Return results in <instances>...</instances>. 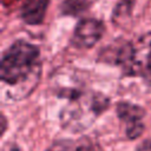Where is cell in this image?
<instances>
[{
	"label": "cell",
	"instance_id": "obj_7",
	"mask_svg": "<svg viewBox=\"0 0 151 151\" xmlns=\"http://www.w3.org/2000/svg\"><path fill=\"white\" fill-rule=\"evenodd\" d=\"M87 7H88L87 0H63L60 9L64 15L76 17L85 12Z\"/></svg>",
	"mask_w": 151,
	"mask_h": 151
},
{
	"label": "cell",
	"instance_id": "obj_6",
	"mask_svg": "<svg viewBox=\"0 0 151 151\" xmlns=\"http://www.w3.org/2000/svg\"><path fill=\"white\" fill-rule=\"evenodd\" d=\"M50 0H25L20 8V18L27 25H40L46 15Z\"/></svg>",
	"mask_w": 151,
	"mask_h": 151
},
{
	"label": "cell",
	"instance_id": "obj_8",
	"mask_svg": "<svg viewBox=\"0 0 151 151\" xmlns=\"http://www.w3.org/2000/svg\"><path fill=\"white\" fill-rule=\"evenodd\" d=\"M133 5V0H119V2L117 4L113 15H112V20L118 25L120 21H124L126 17L130 15L131 8Z\"/></svg>",
	"mask_w": 151,
	"mask_h": 151
},
{
	"label": "cell",
	"instance_id": "obj_1",
	"mask_svg": "<svg viewBox=\"0 0 151 151\" xmlns=\"http://www.w3.org/2000/svg\"><path fill=\"white\" fill-rule=\"evenodd\" d=\"M39 54V48L25 40L15 41L4 52L0 76L2 83L13 88L12 98L21 99L35 87L41 72Z\"/></svg>",
	"mask_w": 151,
	"mask_h": 151
},
{
	"label": "cell",
	"instance_id": "obj_2",
	"mask_svg": "<svg viewBox=\"0 0 151 151\" xmlns=\"http://www.w3.org/2000/svg\"><path fill=\"white\" fill-rule=\"evenodd\" d=\"M110 105L109 98L99 92H84L81 96L68 100L60 113V124L65 130L79 132L88 126Z\"/></svg>",
	"mask_w": 151,
	"mask_h": 151
},
{
	"label": "cell",
	"instance_id": "obj_13",
	"mask_svg": "<svg viewBox=\"0 0 151 151\" xmlns=\"http://www.w3.org/2000/svg\"><path fill=\"white\" fill-rule=\"evenodd\" d=\"M145 79H146V80H147V83L151 85V73H150V74H147V76L145 77Z\"/></svg>",
	"mask_w": 151,
	"mask_h": 151
},
{
	"label": "cell",
	"instance_id": "obj_12",
	"mask_svg": "<svg viewBox=\"0 0 151 151\" xmlns=\"http://www.w3.org/2000/svg\"><path fill=\"white\" fill-rule=\"evenodd\" d=\"M1 119H2V123H1V124H2V127H1V133L4 134V132H5V127H6V119H5V116H4V114L1 116Z\"/></svg>",
	"mask_w": 151,
	"mask_h": 151
},
{
	"label": "cell",
	"instance_id": "obj_11",
	"mask_svg": "<svg viewBox=\"0 0 151 151\" xmlns=\"http://www.w3.org/2000/svg\"><path fill=\"white\" fill-rule=\"evenodd\" d=\"M137 151H151V140H146L143 145L138 147Z\"/></svg>",
	"mask_w": 151,
	"mask_h": 151
},
{
	"label": "cell",
	"instance_id": "obj_4",
	"mask_svg": "<svg viewBox=\"0 0 151 151\" xmlns=\"http://www.w3.org/2000/svg\"><path fill=\"white\" fill-rule=\"evenodd\" d=\"M118 118L125 125V133L129 139H137L144 131L143 118L145 111L142 106L127 101H119L116 106Z\"/></svg>",
	"mask_w": 151,
	"mask_h": 151
},
{
	"label": "cell",
	"instance_id": "obj_3",
	"mask_svg": "<svg viewBox=\"0 0 151 151\" xmlns=\"http://www.w3.org/2000/svg\"><path fill=\"white\" fill-rule=\"evenodd\" d=\"M126 76H143L151 73V32L140 37L131 45L130 59L123 68Z\"/></svg>",
	"mask_w": 151,
	"mask_h": 151
},
{
	"label": "cell",
	"instance_id": "obj_5",
	"mask_svg": "<svg viewBox=\"0 0 151 151\" xmlns=\"http://www.w3.org/2000/svg\"><path fill=\"white\" fill-rule=\"evenodd\" d=\"M105 31L104 24L93 18L83 19L74 28L72 42L78 48H91L103 37Z\"/></svg>",
	"mask_w": 151,
	"mask_h": 151
},
{
	"label": "cell",
	"instance_id": "obj_9",
	"mask_svg": "<svg viewBox=\"0 0 151 151\" xmlns=\"http://www.w3.org/2000/svg\"><path fill=\"white\" fill-rule=\"evenodd\" d=\"M72 146H73V144L71 140L61 139V140L54 142L46 151H71Z\"/></svg>",
	"mask_w": 151,
	"mask_h": 151
},
{
	"label": "cell",
	"instance_id": "obj_10",
	"mask_svg": "<svg viewBox=\"0 0 151 151\" xmlns=\"http://www.w3.org/2000/svg\"><path fill=\"white\" fill-rule=\"evenodd\" d=\"M74 151H103V149L97 143L86 139V140H81L77 145Z\"/></svg>",
	"mask_w": 151,
	"mask_h": 151
}]
</instances>
